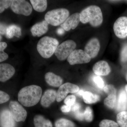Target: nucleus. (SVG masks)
Wrapping results in <instances>:
<instances>
[{
  "label": "nucleus",
  "instance_id": "26",
  "mask_svg": "<svg viewBox=\"0 0 127 127\" xmlns=\"http://www.w3.org/2000/svg\"><path fill=\"white\" fill-rule=\"evenodd\" d=\"M116 95H109L104 100V104L108 107L113 109L116 105Z\"/></svg>",
  "mask_w": 127,
  "mask_h": 127
},
{
  "label": "nucleus",
  "instance_id": "18",
  "mask_svg": "<svg viewBox=\"0 0 127 127\" xmlns=\"http://www.w3.org/2000/svg\"><path fill=\"white\" fill-rule=\"evenodd\" d=\"M45 78L48 85L54 87H59L63 82V79L61 77L52 72L46 73Z\"/></svg>",
  "mask_w": 127,
  "mask_h": 127
},
{
  "label": "nucleus",
  "instance_id": "24",
  "mask_svg": "<svg viewBox=\"0 0 127 127\" xmlns=\"http://www.w3.org/2000/svg\"><path fill=\"white\" fill-rule=\"evenodd\" d=\"M118 124L120 127H127V112H120L117 116Z\"/></svg>",
  "mask_w": 127,
  "mask_h": 127
},
{
  "label": "nucleus",
  "instance_id": "43",
  "mask_svg": "<svg viewBox=\"0 0 127 127\" xmlns=\"http://www.w3.org/2000/svg\"><path fill=\"white\" fill-rule=\"evenodd\" d=\"M126 79H127V75H126Z\"/></svg>",
  "mask_w": 127,
  "mask_h": 127
},
{
  "label": "nucleus",
  "instance_id": "31",
  "mask_svg": "<svg viewBox=\"0 0 127 127\" xmlns=\"http://www.w3.org/2000/svg\"><path fill=\"white\" fill-rule=\"evenodd\" d=\"M103 90L108 95H116V88L113 85H106L103 88Z\"/></svg>",
  "mask_w": 127,
  "mask_h": 127
},
{
  "label": "nucleus",
  "instance_id": "4",
  "mask_svg": "<svg viewBox=\"0 0 127 127\" xmlns=\"http://www.w3.org/2000/svg\"><path fill=\"white\" fill-rule=\"evenodd\" d=\"M69 12L65 8H58L49 11L45 16V20L49 25L57 26L65 22L69 16Z\"/></svg>",
  "mask_w": 127,
  "mask_h": 127
},
{
  "label": "nucleus",
  "instance_id": "27",
  "mask_svg": "<svg viewBox=\"0 0 127 127\" xmlns=\"http://www.w3.org/2000/svg\"><path fill=\"white\" fill-rule=\"evenodd\" d=\"M100 127H119L118 124L113 120H102L99 124Z\"/></svg>",
  "mask_w": 127,
  "mask_h": 127
},
{
  "label": "nucleus",
  "instance_id": "15",
  "mask_svg": "<svg viewBox=\"0 0 127 127\" xmlns=\"http://www.w3.org/2000/svg\"><path fill=\"white\" fill-rule=\"evenodd\" d=\"M57 96L56 91L53 89H48L41 98V105L44 107H48L56 100Z\"/></svg>",
  "mask_w": 127,
  "mask_h": 127
},
{
  "label": "nucleus",
  "instance_id": "13",
  "mask_svg": "<svg viewBox=\"0 0 127 127\" xmlns=\"http://www.w3.org/2000/svg\"><path fill=\"white\" fill-rule=\"evenodd\" d=\"M81 22L80 13H74L68 17L64 23L61 25L62 28L65 31H70L71 29L74 30L77 27Z\"/></svg>",
  "mask_w": 127,
  "mask_h": 127
},
{
  "label": "nucleus",
  "instance_id": "30",
  "mask_svg": "<svg viewBox=\"0 0 127 127\" xmlns=\"http://www.w3.org/2000/svg\"><path fill=\"white\" fill-rule=\"evenodd\" d=\"M93 82L98 88L102 89L104 87V82L100 76H94L93 77Z\"/></svg>",
  "mask_w": 127,
  "mask_h": 127
},
{
  "label": "nucleus",
  "instance_id": "42",
  "mask_svg": "<svg viewBox=\"0 0 127 127\" xmlns=\"http://www.w3.org/2000/svg\"><path fill=\"white\" fill-rule=\"evenodd\" d=\"M125 90H126V92H127V85H126L125 87Z\"/></svg>",
  "mask_w": 127,
  "mask_h": 127
},
{
  "label": "nucleus",
  "instance_id": "20",
  "mask_svg": "<svg viewBox=\"0 0 127 127\" xmlns=\"http://www.w3.org/2000/svg\"><path fill=\"white\" fill-rule=\"evenodd\" d=\"M35 127H53L51 122L41 115H36L33 119Z\"/></svg>",
  "mask_w": 127,
  "mask_h": 127
},
{
  "label": "nucleus",
  "instance_id": "23",
  "mask_svg": "<svg viewBox=\"0 0 127 127\" xmlns=\"http://www.w3.org/2000/svg\"><path fill=\"white\" fill-rule=\"evenodd\" d=\"M82 96L84 102L87 104L95 103L100 100L99 95L94 94L88 91L84 92Z\"/></svg>",
  "mask_w": 127,
  "mask_h": 127
},
{
  "label": "nucleus",
  "instance_id": "29",
  "mask_svg": "<svg viewBox=\"0 0 127 127\" xmlns=\"http://www.w3.org/2000/svg\"><path fill=\"white\" fill-rule=\"evenodd\" d=\"M84 119L88 122H92L93 119V114L91 108L87 107L84 112Z\"/></svg>",
  "mask_w": 127,
  "mask_h": 127
},
{
  "label": "nucleus",
  "instance_id": "21",
  "mask_svg": "<svg viewBox=\"0 0 127 127\" xmlns=\"http://www.w3.org/2000/svg\"><path fill=\"white\" fill-rule=\"evenodd\" d=\"M21 35V30L18 26L11 25L7 27L6 36L8 39H11L14 36L19 38Z\"/></svg>",
  "mask_w": 127,
  "mask_h": 127
},
{
  "label": "nucleus",
  "instance_id": "40",
  "mask_svg": "<svg viewBox=\"0 0 127 127\" xmlns=\"http://www.w3.org/2000/svg\"><path fill=\"white\" fill-rule=\"evenodd\" d=\"M64 30L62 28H59L57 30V33L59 35H62L64 34Z\"/></svg>",
  "mask_w": 127,
  "mask_h": 127
},
{
  "label": "nucleus",
  "instance_id": "3",
  "mask_svg": "<svg viewBox=\"0 0 127 127\" xmlns=\"http://www.w3.org/2000/svg\"><path fill=\"white\" fill-rule=\"evenodd\" d=\"M59 44L57 39L50 36H44L37 42V50L41 56L44 58H49L55 53Z\"/></svg>",
  "mask_w": 127,
  "mask_h": 127
},
{
  "label": "nucleus",
  "instance_id": "34",
  "mask_svg": "<svg viewBox=\"0 0 127 127\" xmlns=\"http://www.w3.org/2000/svg\"><path fill=\"white\" fill-rule=\"evenodd\" d=\"M121 60L123 62L127 61V44L124 46L121 53Z\"/></svg>",
  "mask_w": 127,
  "mask_h": 127
},
{
  "label": "nucleus",
  "instance_id": "17",
  "mask_svg": "<svg viewBox=\"0 0 127 127\" xmlns=\"http://www.w3.org/2000/svg\"><path fill=\"white\" fill-rule=\"evenodd\" d=\"M48 25L45 20L36 23L31 29L32 35L35 37H40L44 35L48 31Z\"/></svg>",
  "mask_w": 127,
  "mask_h": 127
},
{
  "label": "nucleus",
  "instance_id": "35",
  "mask_svg": "<svg viewBox=\"0 0 127 127\" xmlns=\"http://www.w3.org/2000/svg\"><path fill=\"white\" fill-rule=\"evenodd\" d=\"M4 50L0 49V62L5 61L9 57V56L7 53L4 51Z\"/></svg>",
  "mask_w": 127,
  "mask_h": 127
},
{
  "label": "nucleus",
  "instance_id": "37",
  "mask_svg": "<svg viewBox=\"0 0 127 127\" xmlns=\"http://www.w3.org/2000/svg\"><path fill=\"white\" fill-rule=\"evenodd\" d=\"M75 117L78 120L83 121L84 119V112L78 111L75 112Z\"/></svg>",
  "mask_w": 127,
  "mask_h": 127
},
{
  "label": "nucleus",
  "instance_id": "14",
  "mask_svg": "<svg viewBox=\"0 0 127 127\" xmlns=\"http://www.w3.org/2000/svg\"><path fill=\"white\" fill-rule=\"evenodd\" d=\"M0 120L1 127H16V121L8 109L1 112Z\"/></svg>",
  "mask_w": 127,
  "mask_h": 127
},
{
  "label": "nucleus",
  "instance_id": "19",
  "mask_svg": "<svg viewBox=\"0 0 127 127\" xmlns=\"http://www.w3.org/2000/svg\"><path fill=\"white\" fill-rule=\"evenodd\" d=\"M116 109L118 111L121 112L125 111L127 109V96L125 91L123 89L119 93Z\"/></svg>",
  "mask_w": 127,
  "mask_h": 127
},
{
  "label": "nucleus",
  "instance_id": "33",
  "mask_svg": "<svg viewBox=\"0 0 127 127\" xmlns=\"http://www.w3.org/2000/svg\"><path fill=\"white\" fill-rule=\"evenodd\" d=\"M9 95L5 92L0 91V103L2 104L7 102L10 99Z\"/></svg>",
  "mask_w": 127,
  "mask_h": 127
},
{
  "label": "nucleus",
  "instance_id": "7",
  "mask_svg": "<svg viewBox=\"0 0 127 127\" xmlns=\"http://www.w3.org/2000/svg\"><path fill=\"white\" fill-rule=\"evenodd\" d=\"M11 9L16 14L30 16L32 12V6L28 1L24 0H12Z\"/></svg>",
  "mask_w": 127,
  "mask_h": 127
},
{
  "label": "nucleus",
  "instance_id": "6",
  "mask_svg": "<svg viewBox=\"0 0 127 127\" xmlns=\"http://www.w3.org/2000/svg\"><path fill=\"white\" fill-rule=\"evenodd\" d=\"M9 111L15 121L25 122L27 117V112L21 104L16 101H11L9 104Z\"/></svg>",
  "mask_w": 127,
  "mask_h": 127
},
{
  "label": "nucleus",
  "instance_id": "38",
  "mask_svg": "<svg viewBox=\"0 0 127 127\" xmlns=\"http://www.w3.org/2000/svg\"><path fill=\"white\" fill-rule=\"evenodd\" d=\"M61 110L63 113H68L71 110V106L67 105H63L61 108Z\"/></svg>",
  "mask_w": 127,
  "mask_h": 127
},
{
  "label": "nucleus",
  "instance_id": "8",
  "mask_svg": "<svg viewBox=\"0 0 127 127\" xmlns=\"http://www.w3.org/2000/svg\"><path fill=\"white\" fill-rule=\"evenodd\" d=\"M92 58L83 50H75L67 58V61L71 65L88 63Z\"/></svg>",
  "mask_w": 127,
  "mask_h": 127
},
{
  "label": "nucleus",
  "instance_id": "9",
  "mask_svg": "<svg viewBox=\"0 0 127 127\" xmlns=\"http://www.w3.org/2000/svg\"><path fill=\"white\" fill-rule=\"evenodd\" d=\"M79 87L77 85L70 83H66L59 87L57 92L56 101L60 102L65 98L68 93H75L79 91Z\"/></svg>",
  "mask_w": 127,
  "mask_h": 127
},
{
  "label": "nucleus",
  "instance_id": "28",
  "mask_svg": "<svg viewBox=\"0 0 127 127\" xmlns=\"http://www.w3.org/2000/svg\"><path fill=\"white\" fill-rule=\"evenodd\" d=\"M12 0H0V13L1 14L5 9H7L11 6Z\"/></svg>",
  "mask_w": 127,
  "mask_h": 127
},
{
  "label": "nucleus",
  "instance_id": "39",
  "mask_svg": "<svg viewBox=\"0 0 127 127\" xmlns=\"http://www.w3.org/2000/svg\"><path fill=\"white\" fill-rule=\"evenodd\" d=\"M7 27L4 24H0V34L1 35H4L6 33V29Z\"/></svg>",
  "mask_w": 127,
  "mask_h": 127
},
{
  "label": "nucleus",
  "instance_id": "16",
  "mask_svg": "<svg viewBox=\"0 0 127 127\" xmlns=\"http://www.w3.org/2000/svg\"><path fill=\"white\" fill-rule=\"evenodd\" d=\"M94 73L98 76L108 75L111 72V68L108 63L105 61H100L94 64L93 67Z\"/></svg>",
  "mask_w": 127,
  "mask_h": 127
},
{
  "label": "nucleus",
  "instance_id": "22",
  "mask_svg": "<svg viewBox=\"0 0 127 127\" xmlns=\"http://www.w3.org/2000/svg\"><path fill=\"white\" fill-rule=\"evenodd\" d=\"M32 6L36 11L41 12L47 8V2L46 0H30Z\"/></svg>",
  "mask_w": 127,
  "mask_h": 127
},
{
  "label": "nucleus",
  "instance_id": "10",
  "mask_svg": "<svg viewBox=\"0 0 127 127\" xmlns=\"http://www.w3.org/2000/svg\"><path fill=\"white\" fill-rule=\"evenodd\" d=\"M113 30L116 36L120 39L127 36V17L123 16L117 19L114 22Z\"/></svg>",
  "mask_w": 127,
  "mask_h": 127
},
{
  "label": "nucleus",
  "instance_id": "32",
  "mask_svg": "<svg viewBox=\"0 0 127 127\" xmlns=\"http://www.w3.org/2000/svg\"><path fill=\"white\" fill-rule=\"evenodd\" d=\"M76 97L73 95H70L67 97L64 101L66 105L71 107L76 102Z\"/></svg>",
  "mask_w": 127,
  "mask_h": 127
},
{
  "label": "nucleus",
  "instance_id": "12",
  "mask_svg": "<svg viewBox=\"0 0 127 127\" xmlns=\"http://www.w3.org/2000/svg\"><path fill=\"white\" fill-rule=\"evenodd\" d=\"M15 70L14 67L7 63L0 64V81L4 82L8 81L14 75Z\"/></svg>",
  "mask_w": 127,
  "mask_h": 127
},
{
  "label": "nucleus",
  "instance_id": "41",
  "mask_svg": "<svg viewBox=\"0 0 127 127\" xmlns=\"http://www.w3.org/2000/svg\"><path fill=\"white\" fill-rule=\"evenodd\" d=\"M84 91H83V90H79V91H78V95H79V96H83V94H84Z\"/></svg>",
  "mask_w": 127,
  "mask_h": 127
},
{
  "label": "nucleus",
  "instance_id": "36",
  "mask_svg": "<svg viewBox=\"0 0 127 127\" xmlns=\"http://www.w3.org/2000/svg\"><path fill=\"white\" fill-rule=\"evenodd\" d=\"M81 107V104L79 103L75 102L73 105L71 107V110L73 112H77L79 111V109Z\"/></svg>",
  "mask_w": 127,
  "mask_h": 127
},
{
  "label": "nucleus",
  "instance_id": "11",
  "mask_svg": "<svg viewBox=\"0 0 127 127\" xmlns=\"http://www.w3.org/2000/svg\"><path fill=\"white\" fill-rule=\"evenodd\" d=\"M100 43L97 38L91 39L87 43L84 51L91 58H94L96 56L100 51Z\"/></svg>",
  "mask_w": 127,
  "mask_h": 127
},
{
  "label": "nucleus",
  "instance_id": "25",
  "mask_svg": "<svg viewBox=\"0 0 127 127\" xmlns=\"http://www.w3.org/2000/svg\"><path fill=\"white\" fill-rule=\"evenodd\" d=\"M56 127H75V124L72 121L65 118H61L55 122Z\"/></svg>",
  "mask_w": 127,
  "mask_h": 127
},
{
  "label": "nucleus",
  "instance_id": "5",
  "mask_svg": "<svg viewBox=\"0 0 127 127\" xmlns=\"http://www.w3.org/2000/svg\"><path fill=\"white\" fill-rule=\"evenodd\" d=\"M76 44L72 40H67L59 45L55 53L59 61H63L68 58L71 53L75 50Z\"/></svg>",
  "mask_w": 127,
  "mask_h": 127
},
{
  "label": "nucleus",
  "instance_id": "1",
  "mask_svg": "<svg viewBox=\"0 0 127 127\" xmlns=\"http://www.w3.org/2000/svg\"><path fill=\"white\" fill-rule=\"evenodd\" d=\"M42 92L41 87L36 85L25 87L22 88L18 92V101L24 106H33L39 102Z\"/></svg>",
  "mask_w": 127,
  "mask_h": 127
},
{
  "label": "nucleus",
  "instance_id": "2",
  "mask_svg": "<svg viewBox=\"0 0 127 127\" xmlns=\"http://www.w3.org/2000/svg\"><path fill=\"white\" fill-rule=\"evenodd\" d=\"M80 16L82 23L89 22L94 27L100 26L103 20L101 9L96 5H91L84 9L80 13Z\"/></svg>",
  "mask_w": 127,
  "mask_h": 127
}]
</instances>
